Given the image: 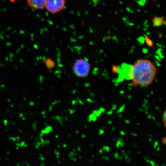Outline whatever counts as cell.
Instances as JSON below:
<instances>
[{"instance_id":"3","label":"cell","mask_w":166,"mask_h":166,"mask_svg":"<svg viewBox=\"0 0 166 166\" xmlns=\"http://www.w3.org/2000/svg\"><path fill=\"white\" fill-rule=\"evenodd\" d=\"M66 0H46L45 8L52 14L60 13L64 9Z\"/></svg>"},{"instance_id":"13","label":"cell","mask_w":166,"mask_h":166,"mask_svg":"<svg viewBox=\"0 0 166 166\" xmlns=\"http://www.w3.org/2000/svg\"><path fill=\"white\" fill-rule=\"evenodd\" d=\"M12 3H14V2L17 1H19V0H9Z\"/></svg>"},{"instance_id":"1","label":"cell","mask_w":166,"mask_h":166,"mask_svg":"<svg viewBox=\"0 0 166 166\" xmlns=\"http://www.w3.org/2000/svg\"><path fill=\"white\" fill-rule=\"evenodd\" d=\"M157 72V66L150 60L139 59L131 65L129 77L133 87L148 86L153 83Z\"/></svg>"},{"instance_id":"5","label":"cell","mask_w":166,"mask_h":166,"mask_svg":"<svg viewBox=\"0 0 166 166\" xmlns=\"http://www.w3.org/2000/svg\"><path fill=\"white\" fill-rule=\"evenodd\" d=\"M153 25L155 27H159L162 26L164 24L163 17H156L153 19Z\"/></svg>"},{"instance_id":"2","label":"cell","mask_w":166,"mask_h":166,"mask_svg":"<svg viewBox=\"0 0 166 166\" xmlns=\"http://www.w3.org/2000/svg\"><path fill=\"white\" fill-rule=\"evenodd\" d=\"M91 66L89 62L85 59H79L75 62L72 69L78 77H86L89 73Z\"/></svg>"},{"instance_id":"10","label":"cell","mask_w":166,"mask_h":166,"mask_svg":"<svg viewBox=\"0 0 166 166\" xmlns=\"http://www.w3.org/2000/svg\"><path fill=\"white\" fill-rule=\"evenodd\" d=\"M138 41L140 42V43H144L145 42V38L143 37H139V39H138Z\"/></svg>"},{"instance_id":"4","label":"cell","mask_w":166,"mask_h":166,"mask_svg":"<svg viewBox=\"0 0 166 166\" xmlns=\"http://www.w3.org/2000/svg\"><path fill=\"white\" fill-rule=\"evenodd\" d=\"M29 7L35 10L45 8L46 0H27Z\"/></svg>"},{"instance_id":"9","label":"cell","mask_w":166,"mask_h":166,"mask_svg":"<svg viewBox=\"0 0 166 166\" xmlns=\"http://www.w3.org/2000/svg\"><path fill=\"white\" fill-rule=\"evenodd\" d=\"M146 2V0H140V1H137L138 4L141 6H144V5H145Z\"/></svg>"},{"instance_id":"14","label":"cell","mask_w":166,"mask_h":166,"mask_svg":"<svg viewBox=\"0 0 166 166\" xmlns=\"http://www.w3.org/2000/svg\"><path fill=\"white\" fill-rule=\"evenodd\" d=\"M162 33H160L159 34V37L160 38H161L162 37Z\"/></svg>"},{"instance_id":"11","label":"cell","mask_w":166,"mask_h":166,"mask_svg":"<svg viewBox=\"0 0 166 166\" xmlns=\"http://www.w3.org/2000/svg\"><path fill=\"white\" fill-rule=\"evenodd\" d=\"M117 67L115 65H113V67H112V71H113V72H114V73H115V72H117Z\"/></svg>"},{"instance_id":"7","label":"cell","mask_w":166,"mask_h":166,"mask_svg":"<svg viewBox=\"0 0 166 166\" xmlns=\"http://www.w3.org/2000/svg\"><path fill=\"white\" fill-rule=\"evenodd\" d=\"M145 41L147 45H148V46L150 47H152L153 44V41L151 39H150L147 35H145Z\"/></svg>"},{"instance_id":"15","label":"cell","mask_w":166,"mask_h":166,"mask_svg":"<svg viewBox=\"0 0 166 166\" xmlns=\"http://www.w3.org/2000/svg\"><path fill=\"white\" fill-rule=\"evenodd\" d=\"M151 1H155V0H151Z\"/></svg>"},{"instance_id":"12","label":"cell","mask_w":166,"mask_h":166,"mask_svg":"<svg viewBox=\"0 0 166 166\" xmlns=\"http://www.w3.org/2000/svg\"><path fill=\"white\" fill-rule=\"evenodd\" d=\"M162 141L163 143L165 144H166V137L163 138Z\"/></svg>"},{"instance_id":"6","label":"cell","mask_w":166,"mask_h":166,"mask_svg":"<svg viewBox=\"0 0 166 166\" xmlns=\"http://www.w3.org/2000/svg\"><path fill=\"white\" fill-rule=\"evenodd\" d=\"M45 65L47 67L48 69H52L54 68L55 66V63L52 59L48 58L45 61Z\"/></svg>"},{"instance_id":"8","label":"cell","mask_w":166,"mask_h":166,"mask_svg":"<svg viewBox=\"0 0 166 166\" xmlns=\"http://www.w3.org/2000/svg\"><path fill=\"white\" fill-rule=\"evenodd\" d=\"M162 121L164 126L166 129V110H165L162 115Z\"/></svg>"}]
</instances>
